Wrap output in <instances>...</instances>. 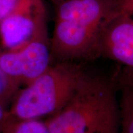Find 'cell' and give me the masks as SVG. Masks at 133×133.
I'll list each match as a JSON object with an SVG mask.
<instances>
[{
    "label": "cell",
    "instance_id": "1",
    "mask_svg": "<svg viewBox=\"0 0 133 133\" xmlns=\"http://www.w3.org/2000/svg\"><path fill=\"white\" fill-rule=\"evenodd\" d=\"M45 121L50 133H119L120 106L114 86L87 72L69 102Z\"/></svg>",
    "mask_w": 133,
    "mask_h": 133
},
{
    "label": "cell",
    "instance_id": "2",
    "mask_svg": "<svg viewBox=\"0 0 133 133\" xmlns=\"http://www.w3.org/2000/svg\"><path fill=\"white\" fill-rule=\"evenodd\" d=\"M87 72L76 62L52 63L36 79L20 89L8 108L16 119L50 118L69 102Z\"/></svg>",
    "mask_w": 133,
    "mask_h": 133
},
{
    "label": "cell",
    "instance_id": "3",
    "mask_svg": "<svg viewBox=\"0 0 133 133\" xmlns=\"http://www.w3.org/2000/svg\"><path fill=\"white\" fill-rule=\"evenodd\" d=\"M52 63L48 29L17 49L7 50L0 48V68L21 85L32 82Z\"/></svg>",
    "mask_w": 133,
    "mask_h": 133
},
{
    "label": "cell",
    "instance_id": "4",
    "mask_svg": "<svg viewBox=\"0 0 133 133\" xmlns=\"http://www.w3.org/2000/svg\"><path fill=\"white\" fill-rule=\"evenodd\" d=\"M101 32L73 22L56 19L50 38L52 62H75L99 57Z\"/></svg>",
    "mask_w": 133,
    "mask_h": 133
},
{
    "label": "cell",
    "instance_id": "5",
    "mask_svg": "<svg viewBox=\"0 0 133 133\" xmlns=\"http://www.w3.org/2000/svg\"><path fill=\"white\" fill-rule=\"evenodd\" d=\"M46 29L47 12L42 0H20L0 21L1 48L17 49Z\"/></svg>",
    "mask_w": 133,
    "mask_h": 133
},
{
    "label": "cell",
    "instance_id": "6",
    "mask_svg": "<svg viewBox=\"0 0 133 133\" xmlns=\"http://www.w3.org/2000/svg\"><path fill=\"white\" fill-rule=\"evenodd\" d=\"M56 19L66 20L101 31L120 13L118 0H51Z\"/></svg>",
    "mask_w": 133,
    "mask_h": 133
},
{
    "label": "cell",
    "instance_id": "7",
    "mask_svg": "<svg viewBox=\"0 0 133 133\" xmlns=\"http://www.w3.org/2000/svg\"><path fill=\"white\" fill-rule=\"evenodd\" d=\"M98 56L122 63L133 71V19L119 13L101 30Z\"/></svg>",
    "mask_w": 133,
    "mask_h": 133
},
{
    "label": "cell",
    "instance_id": "8",
    "mask_svg": "<svg viewBox=\"0 0 133 133\" xmlns=\"http://www.w3.org/2000/svg\"><path fill=\"white\" fill-rule=\"evenodd\" d=\"M11 116V115H10ZM0 133H50L42 119H16L11 116L0 129Z\"/></svg>",
    "mask_w": 133,
    "mask_h": 133
},
{
    "label": "cell",
    "instance_id": "9",
    "mask_svg": "<svg viewBox=\"0 0 133 133\" xmlns=\"http://www.w3.org/2000/svg\"><path fill=\"white\" fill-rule=\"evenodd\" d=\"M120 106L121 126L119 133H133V87H124Z\"/></svg>",
    "mask_w": 133,
    "mask_h": 133
},
{
    "label": "cell",
    "instance_id": "10",
    "mask_svg": "<svg viewBox=\"0 0 133 133\" xmlns=\"http://www.w3.org/2000/svg\"><path fill=\"white\" fill-rule=\"evenodd\" d=\"M21 86V84L7 76L0 68V103L6 108H9Z\"/></svg>",
    "mask_w": 133,
    "mask_h": 133
},
{
    "label": "cell",
    "instance_id": "11",
    "mask_svg": "<svg viewBox=\"0 0 133 133\" xmlns=\"http://www.w3.org/2000/svg\"><path fill=\"white\" fill-rule=\"evenodd\" d=\"M19 1L20 0H0V21L14 9Z\"/></svg>",
    "mask_w": 133,
    "mask_h": 133
},
{
    "label": "cell",
    "instance_id": "12",
    "mask_svg": "<svg viewBox=\"0 0 133 133\" xmlns=\"http://www.w3.org/2000/svg\"><path fill=\"white\" fill-rule=\"evenodd\" d=\"M120 13L132 16L133 0H118Z\"/></svg>",
    "mask_w": 133,
    "mask_h": 133
},
{
    "label": "cell",
    "instance_id": "13",
    "mask_svg": "<svg viewBox=\"0 0 133 133\" xmlns=\"http://www.w3.org/2000/svg\"><path fill=\"white\" fill-rule=\"evenodd\" d=\"M10 118L11 116L9 114L8 109L0 103V129L4 126L7 121H9Z\"/></svg>",
    "mask_w": 133,
    "mask_h": 133
},
{
    "label": "cell",
    "instance_id": "14",
    "mask_svg": "<svg viewBox=\"0 0 133 133\" xmlns=\"http://www.w3.org/2000/svg\"><path fill=\"white\" fill-rule=\"evenodd\" d=\"M129 86L133 87V71L130 72L129 77Z\"/></svg>",
    "mask_w": 133,
    "mask_h": 133
}]
</instances>
